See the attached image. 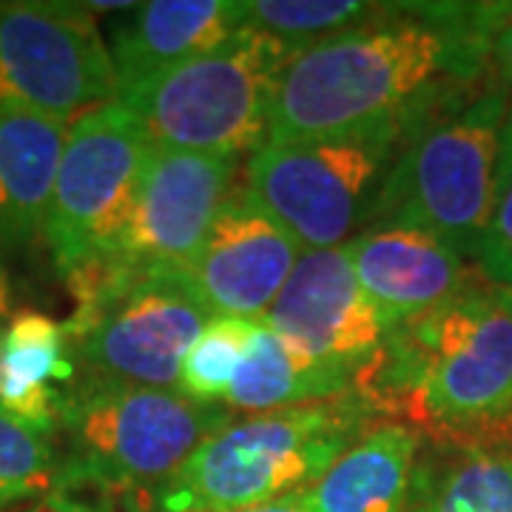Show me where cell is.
Segmentation results:
<instances>
[{"label": "cell", "instance_id": "obj_1", "mask_svg": "<svg viewBox=\"0 0 512 512\" xmlns=\"http://www.w3.org/2000/svg\"><path fill=\"white\" fill-rule=\"evenodd\" d=\"M504 3H387L379 18L299 52L279 77L268 143L376 126L490 77Z\"/></svg>", "mask_w": 512, "mask_h": 512}, {"label": "cell", "instance_id": "obj_2", "mask_svg": "<svg viewBox=\"0 0 512 512\" xmlns=\"http://www.w3.org/2000/svg\"><path fill=\"white\" fill-rule=\"evenodd\" d=\"M353 396L376 416L396 413L450 436L510 427L512 288L478 276L444 305L390 330Z\"/></svg>", "mask_w": 512, "mask_h": 512}, {"label": "cell", "instance_id": "obj_3", "mask_svg": "<svg viewBox=\"0 0 512 512\" xmlns=\"http://www.w3.org/2000/svg\"><path fill=\"white\" fill-rule=\"evenodd\" d=\"M231 421L225 404L197 402L180 390H151L74 376L57 396V493L120 498L146 512L151 498L188 458Z\"/></svg>", "mask_w": 512, "mask_h": 512}, {"label": "cell", "instance_id": "obj_4", "mask_svg": "<svg viewBox=\"0 0 512 512\" xmlns=\"http://www.w3.org/2000/svg\"><path fill=\"white\" fill-rule=\"evenodd\" d=\"M510 106L493 77L441 94L410 131L370 228H416L473 262L493 208Z\"/></svg>", "mask_w": 512, "mask_h": 512}, {"label": "cell", "instance_id": "obj_5", "mask_svg": "<svg viewBox=\"0 0 512 512\" xmlns=\"http://www.w3.org/2000/svg\"><path fill=\"white\" fill-rule=\"evenodd\" d=\"M376 419L353 393L231 419L151 498L146 512H231L305 493Z\"/></svg>", "mask_w": 512, "mask_h": 512}, {"label": "cell", "instance_id": "obj_6", "mask_svg": "<svg viewBox=\"0 0 512 512\" xmlns=\"http://www.w3.org/2000/svg\"><path fill=\"white\" fill-rule=\"evenodd\" d=\"M436 100L376 126L262 146L245 160L242 188L302 251L350 245L376 220L390 171Z\"/></svg>", "mask_w": 512, "mask_h": 512}, {"label": "cell", "instance_id": "obj_7", "mask_svg": "<svg viewBox=\"0 0 512 512\" xmlns=\"http://www.w3.org/2000/svg\"><path fill=\"white\" fill-rule=\"evenodd\" d=\"M77 308L63 325L77 376L180 390V370L214 319L191 276L174 271L89 268L66 276Z\"/></svg>", "mask_w": 512, "mask_h": 512}, {"label": "cell", "instance_id": "obj_8", "mask_svg": "<svg viewBox=\"0 0 512 512\" xmlns=\"http://www.w3.org/2000/svg\"><path fill=\"white\" fill-rule=\"evenodd\" d=\"M296 49L242 29L222 46L120 92L154 146L248 160L268 143L279 77Z\"/></svg>", "mask_w": 512, "mask_h": 512}, {"label": "cell", "instance_id": "obj_9", "mask_svg": "<svg viewBox=\"0 0 512 512\" xmlns=\"http://www.w3.org/2000/svg\"><path fill=\"white\" fill-rule=\"evenodd\" d=\"M151 146L140 117L117 100L80 114L69 126L43 237L60 274L103 268L117 259Z\"/></svg>", "mask_w": 512, "mask_h": 512}, {"label": "cell", "instance_id": "obj_10", "mask_svg": "<svg viewBox=\"0 0 512 512\" xmlns=\"http://www.w3.org/2000/svg\"><path fill=\"white\" fill-rule=\"evenodd\" d=\"M114 94L109 46L86 3H0V109L74 123Z\"/></svg>", "mask_w": 512, "mask_h": 512}, {"label": "cell", "instance_id": "obj_11", "mask_svg": "<svg viewBox=\"0 0 512 512\" xmlns=\"http://www.w3.org/2000/svg\"><path fill=\"white\" fill-rule=\"evenodd\" d=\"M262 322L302 359L336 376L350 393L365 382L390 336L356 282L348 245L302 251Z\"/></svg>", "mask_w": 512, "mask_h": 512}, {"label": "cell", "instance_id": "obj_12", "mask_svg": "<svg viewBox=\"0 0 512 512\" xmlns=\"http://www.w3.org/2000/svg\"><path fill=\"white\" fill-rule=\"evenodd\" d=\"M242 168L237 157L151 146L134 217L111 265L191 274L211 225L242 183Z\"/></svg>", "mask_w": 512, "mask_h": 512}, {"label": "cell", "instance_id": "obj_13", "mask_svg": "<svg viewBox=\"0 0 512 512\" xmlns=\"http://www.w3.org/2000/svg\"><path fill=\"white\" fill-rule=\"evenodd\" d=\"M299 256L302 248L296 239L239 183L211 225L188 276L211 316L265 319Z\"/></svg>", "mask_w": 512, "mask_h": 512}, {"label": "cell", "instance_id": "obj_14", "mask_svg": "<svg viewBox=\"0 0 512 512\" xmlns=\"http://www.w3.org/2000/svg\"><path fill=\"white\" fill-rule=\"evenodd\" d=\"M348 254L359 288L390 330L439 308L481 276L436 237L399 225L359 234Z\"/></svg>", "mask_w": 512, "mask_h": 512}, {"label": "cell", "instance_id": "obj_15", "mask_svg": "<svg viewBox=\"0 0 512 512\" xmlns=\"http://www.w3.org/2000/svg\"><path fill=\"white\" fill-rule=\"evenodd\" d=\"M242 32V0H151L120 12L106 40L117 94ZM114 94V97H117Z\"/></svg>", "mask_w": 512, "mask_h": 512}, {"label": "cell", "instance_id": "obj_16", "mask_svg": "<svg viewBox=\"0 0 512 512\" xmlns=\"http://www.w3.org/2000/svg\"><path fill=\"white\" fill-rule=\"evenodd\" d=\"M427 436L399 421L376 424L302 493L308 512H407Z\"/></svg>", "mask_w": 512, "mask_h": 512}, {"label": "cell", "instance_id": "obj_17", "mask_svg": "<svg viewBox=\"0 0 512 512\" xmlns=\"http://www.w3.org/2000/svg\"><path fill=\"white\" fill-rule=\"evenodd\" d=\"M69 128L32 111L0 109V248L26 254L46 237Z\"/></svg>", "mask_w": 512, "mask_h": 512}, {"label": "cell", "instance_id": "obj_18", "mask_svg": "<svg viewBox=\"0 0 512 512\" xmlns=\"http://www.w3.org/2000/svg\"><path fill=\"white\" fill-rule=\"evenodd\" d=\"M74 376L66 328L46 313L20 311L0 339V410L55 433V384L66 387Z\"/></svg>", "mask_w": 512, "mask_h": 512}, {"label": "cell", "instance_id": "obj_19", "mask_svg": "<svg viewBox=\"0 0 512 512\" xmlns=\"http://www.w3.org/2000/svg\"><path fill=\"white\" fill-rule=\"evenodd\" d=\"M407 512H512V447L427 441Z\"/></svg>", "mask_w": 512, "mask_h": 512}, {"label": "cell", "instance_id": "obj_20", "mask_svg": "<svg viewBox=\"0 0 512 512\" xmlns=\"http://www.w3.org/2000/svg\"><path fill=\"white\" fill-rule=\"evenodd\" d=\"M339 396H350L345 384L330 376L328 370L302 359L259 319L254 345L225 396V407L254 416L296 404L328 402Z\"/></svg>", "mask_w": 512, "mask_h": 512}, {"label": "cell", "instance_id": "obj_21", "mask_svg": "<svg viewBox=\"0 0 512 512\" xmlns=\"http://www.w3.org/2000/svg\"><path fill=\"white\" fill-rule=\"evenodd\" d=\"M387 3L365 0H242V29L305 52L322 40L379 18Z\"/></svg>", "mask_w": 512, "mask_h": 512}, {"label": "cell", "instance_id": "obj_22", "mask_svg": "<svg viewBox=\"0 0 512 512\" xmlns=\"http://www.w3.org/2000/svg\"><path fill=\"white\" fill-rule=\"evenodd\" d=\"M60 487V447L52 430L0 410V512L32 507Z\"/></svg>", "mask_w": 512, "mask_h": 512}, {"label": "cell", "instance_id": "obj_23", "mask_svg": "<svg viewBox=\"0 0 512 512\" xmlns=\"http://www.w3.org/2000/svg\"><path fill=\"white\" fill-rule=\"evenodd\" d=\"M259 319L214 316L191 345L180 370V393L197 402L225 404L239 367L254 345Z\"/></svg>", "mask_w": 512, "mask_h": 512}, {"label": "cell", "instance_id": "obj_24", "mask_svg": "<svg viewBox=\"0 0 512 512\" xmlns=\"http://www.w3.org/2000/svg\"><path fill=\"white\" fill-rule=\"evenodd\" d=\"M473 262H476L478 274L487 282H493L498 288H512V106L507 126H504L490 220L478 239Z\"/></svg>", "mask_w": 512, "mask_h": 512}, {"label": "cell", "instance_id": "obj_25", "mask_svg": "<svg viewBox=\"0 0 512 512\" xmlns=\"http://www.w3.org/2000/svg\"><path fill=\"white\" fill-rule=\"evenodd\" d=\"M487 69L495 83L507 89L512 97V3H504L501 18L495 23L490 52H487Z\"/></svg>", "mask_w": 512, "mask_h": 512}, {"label": "cell", "instance_id": "obj_26", "mask_svg": "<svg viewBox=\"0 0 512 512\" xmlns=\"http://www.w3.org/2000/svg\"><path fill=\"white\" fill-rule=\"evenodd\" d=\"M23 512H114L106 504H97L92 498L72 493H52L46 498L35 501L32 507H26Z\"/></svg>", "mask_w": 512, "mask_h": 512}, {"label": "cell", "instance_id": "obj_27", "mask_svg": "<svg viewBox=\"0 0 512 512\" xmlns=\"http://www.w3.org/2000/svg\"><path fill=\"white\" fill-rule=\"evenodd\" d=\"M231 512H308L305 507V498L299 495H288V498H279V501H268V504H259V507H245V510H231Z\"/></svg>", "mask_w": 512, "mask_h": 512}, {"label": "cell", "instance_id": "obj_28", "mask_svg": "<svg viewBox=\"0 0 512 512\" xmlns=\"http://www.w3.org/2000/svg\"><path fill=\"white\" fill-rule=\"evenodd\" d=\"M9 308V288H6V274L0 268V313H6Z\"/></svg>", "mask_w": 512, "mask_h": 512}]
</instances>
